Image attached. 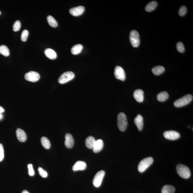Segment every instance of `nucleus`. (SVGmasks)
<instances>
[{"instance_id":"obj_21","label":"nucleus","mask_w":193,"mask_h":193,"mask_svg":"<svg viewBox=\"0 0 193 193\" xmlns=\"http://www.w3.org/2000/svg\"><path fill=\"white\" fill-rule=\"evenodd\" d=\"M83 48V46L81 44H77L74 45L71 48V53L74 55L79 54L81 53Z\"/></svg>"},{"instance_id":"obj_35","label":"nucleus","mask_w":193,"mask_h":193,"mask_svg":"<svg viewBox=\"0 0 193 193\" xmlns=\"http://www.w3.org/2000/svg\"><path fill=\"white\" fill-rule=\"evenodd\" d=\"M4 111L3 108L2 107L0 106V114L3 112Z\"/></svg>"},{"instance_id":"obj_18","label":"nucleus","mask_w":193,"mask_h":193,"mask_svg":"<svg viewBox=\"0 0 193 193\" xmlns=\"http://www.w3.org/2000/svg\"><path fill=\"white\" fill-rule=\"evenodd\" d=\"M44 53L46 57L51 59H54L57 58V54L54 50L51 48H47L44 51Z\"/></svg>"},{"instance_id":"obj_37","label":"nucleus","mask_w":193,"mask_h":193,"mask_svg":"<svg viewBox=\"0 0 193 193\" xmlns=\"http://www.w3.org/2000/svg\"><path fill=\"white\" fill-rule=\"evenodd\" d=\"M2 114H0V119L2 118Z\"/></svg>"},{"instance_id":"obj_31","label":"nucleus","mask_w":193,"mask_h":193,"mask_svg":"<svg viewBox=\"0 0 193 193\" xmlns=\"http://www.w3.org/2000/svg\"><path fill=\"white\" fill-rule=\"evenodd\" d=\"M177 49L179 52L183 53L185 50L184 44L182 43L179 42L177 44Z\"/></svg>"},{"instance_id":"obj_3","label":"nucleus","mask_w":193,"mask_h":193,"mask_svg":"<svg viewBox=\"0 0 193 193\" xmlns=\"http://www.w3.org/2000/svg\"><path fill=\"white\" fill-rule=\"evenodd\" d=\"M193 100V96L191 94H188L176 101L174 103V106L181 107L187 105L191 102Z\"/></svg>"},{"instance_id":"obj_20","label":"nucleus","mask_w":193,"mask_h":193,"mask_svg":"<svg viewBox=\"0 0 193 193\" xmlns=\"http://www.w3.org/2000/svg\"><path fill=\"white\" fill-rule=\"evenodd\" d=\"M169 98V95L168 93L166 91H163L159 93L157 95V100L161 102H163L168 99Z\"/></svg>"},{"instance_id":"obj_4","label":"nucleus","mask_w":193,"mask_h":193,"mask_svg":"<svg viewBox=\"0 0 193 193\" xmlns=\"http://www.w3.org/2000/svg\"><path fill=\"white\" fill-rule=\"evenodd\" d=\"M153 162L154 159L152 157H148L144 159L138 164V171L141 173L144 172L153 164Z\"/></svg>"},{"instance_id":"obj_34","label":"nucleus","mask_w":193,"mask_h":193,"mask_svg":"<svg viewBox=\"0 0 193 193\" xmlns=\"http://www.w3.org/2000/svg\"><path fill=\"white\" fill-rule=\"evenodd\" d=\"M4 158V151L3 147L2 144H0V162L3 161Z\"/></svg>"},{"instance_id":"obj_29","label":"nucleus","mask_w":193,"mask_h":193,"mask_svg":"<svg viewBox=\"0 0 193 193\" xmlns=\"http://www.w3.org/2000/svg\"><path fill=\"white\" fill-rule=\"evenodd\" d=\"M21 28V23L19 21H16L13 25V30L14 31H19Z\"/></svg>"},{"instance_id":"obj_9","label":"nucleus","mask_w":193,"mask_h":193,"mask_svg":"<svg viewBox=\"0 0 193 193\" xmlns=\"http://www.w3.org/2000/svg\"><path fill=\"white\" fill-rule=\"evenodd\" d=\"M114 74L116 78L117 79L122 81H124L126 79L125 71L123 68L119 66L116 67L114 69Z\"/></svg>"},{"instance_id":"obj_10","label":"nucleus","mask_w":193,"mask_h":193,"mask_svg":"<svg viewBox=\"0 0 193 193\" xmlns=\"http://www.w3.org/2000/svg\"><path fill=\"white\" fill-rule=\"evenodd\" d=\"M164 136L167 139L175 140L178 139L180 137V134L178 132L175 131H168L164 133Z\"/></svg>"},{"instance_id":"obj_16","label":"nucleus","mask_w":193,"mask_h":193,"mask_svg":"<svg viewBox=\"0 0 193 193\" xmlns=\"http://www.w3.org/2000/svg\"><path fill=\"white\" fill-rule=\"evenodd\" d=\"M134 123L138 130L141 131L144 126V119L141 114H138L134 118Z\"/></svg>"},{"instance_id":"obj_13","label":"nucleus","mask_w":193,"mask_h":193,"mask_svg":"<svg viewBox=\"0 0 193 193\" xmlns=\"http://www.w3.org/2000/svg\"><path fill=\"white\" fill-rule=\"evenodd\" d=\"M87 164L84 162L82 161H78L76 162L72 167L73 171H83L86 168Z\"/></svg>"},{"instance_id":"obj_8","label":"nucleus","mask_w":193,"mask_h":193,"mask_svg":"<svg viewBox=\"0 0 193 193\" xmlns=\"http://www.w3.org/2000/svg\"><path fill=\"white\" fill-rule=\"evenodd\" d=\"M40 77L39 74L34 71H30L25 75V79L31 82H36L39 80Z\"/></svg>"},{"instance_id":"obj_23","label":"nucleus","mask_w":193,"mask_h":193,"mask_svg":"<svg viewBox=\"0 0 193 193\" xmlns=\"http://www.w3.org/2000/svg\"><path fill=\"white\" fill-rule=\"evenodd\" d=\"M175 189L172 186L166 185L163 187L161 190L162 193H174Z\"/></svg>"},{"instance_id":"obj_26","label":"nucleus","mask_w":193,"mask_h":193,"mask_svg":"<svg viewBox=\"0 0 193 193\" xmlns=\"http://www.w3.org/2000/svg\"><path fill=\"white\" fill-rule=\"evenodd\" d=\"M48 23L51 27L55 28L58 26V24L55 19L51 15H48L47 17Z\"/></svg>"},{"instance_id":"obj_28","label":"nucleus","mask_w":193,"mask_h":193,"mask_svg":"<svg viewBox=\"0 0 193 193\" xmlns=\"http://www.w3.org/2000/svg\"><path fill=\"white\" fill-rule=\"evenodd\" d=\"M29 35V31L28 30H24L23 31L21 35V40L23 41H27Z\"/></svg>"},{"instance_id":"obj_17","label":"nucleus","mask_w":193,"mask_h":193,"mask_svg":"<svg viewBox=\"0 0 193 193\" xmlns=\"http://www.w3.org/2000/svg\"><path fill=\"white\" fill-rule=\"evenodd\" d=\"M104 146V142L102 140L99 139L96 140L93 147L92 149L93 151L95 153L99 152L102 150Z\"/></svg>"},{"instance_id":"obj_2","label":"nucleus","mask_w":193,"mask_h":193,"mask_svg":"<svg viewBox=\"0 0 193 193\" xmlns=\"http://www.w3.org/2000/svg\"><path fill=\"white\" fill-rule=\"evenodd\" d=\"M117 125L119 129L121 131H125L126 129L128 122L126 116L124 113H120L117 116Z\"/></svg>"},{"instance_id":"obj_6","label":"nucleus","mask_w":193,"mask_h":193,"mask_svg":"<svg viewBox=\"0 0 193 193\" xmlns=\"http://www.w3.org/2000/svg\"><path fill=\"white\" fill-rule=\"evenodd\" d=\"M130 39L131 45L134 47H137L140 44V35L138 31L132 30L130 35Z\"/></svg>"},{"instance_id":"obj_27","label":"nucleus","mask_w":193,"mask_h":193,"mask_svg":"<svg viewBox=\"0 0 193 193\" xmlns=\"http://www.w3.org/2000/svg\"><path fill=\"white\" fill-rule=\"evenodd\" d=\"M0 54L5 57H8L9 55V50L6 46L5 45L0 46Z\"/></svg>"},{"instance_id":"obj_5","label":"nucleus","mask_w":193,"mask_h":193,"mask_svg":"<svg viewBox=\"0 0 193 193\" xmlns=\"http://www.w3.org/2000/svg\"><path fill=\"white\" fill-rule=\"evenodd\" d=\"M75 74L71 71H68L63 73L58 79V82L60 84H64L71 81L74 78Z\"/></svg>"},{"instance_id":"obj_30","label":"nucleus","mask_w":193,"mask_h":193,"mask_svg":"<svg viewBox=\"0 0 193 193\" xmlns=\"http://www.w3.org/2000/svg\"><path fill=\"white\" fill-rule=\"evenodd\" d=\"M38 171L40 175L43 178H46L48 176V173L41 167H39Z\"/></svg>"},{"instance_id":"obj_24","label":"nucleus","mask_w":193,"mask_h":193,"mask_svg":"<svg viewBox=\"0 0 193 193\" xmlns=\"http://www.w3.org/2000/svg\"><path fill=\"white\" fill-rule=\"evenodd\" d=\"M157 6V3L155 1H151L147 4L145 8L146 11L148 12L151 11L155 9Z\"/></svg>"},{"instance_id":"obj_14","label":"nucleus","mask_w":193,"mask_h":193,"mask_svg":"<svg viewBox=\"0 0 193 193\" xmlns=\"http://www.w3.org/2000/svg\"><path fill=\"white\" fill-rule=\"evenodd\" d=\"M16 134L17 139L19 141L21 142H24L26 141L27 139L26 134L23 130L19 128L17 129Z\"/></svg>"},{"instance_id":"obj_38","label":"nucleus","mask_w":193,"mask_h":193,"mask_svg":"<svg viewBox=\"0 0 193 193\" xmlns=\"http://www.w3.org/2000/svg\"><path fill=\"white\" fill-rule=\"evenodd\" d=\"M1 11H0V15H1Z\"/></svg>"},{"instance_id":"obj_7","label":"nucleus","mask_w":193,"mask_h":193,"mask_svg":"<svg viewBox=\"0 0 193 193\" xmlns=\"http://www.w3.org/2000/svg\"><path fill=\"white\" fill-rule=\"evenodd\" d=\"M105 174V172L103 170L98 171L96 174L93 181V184L94 186L98 187L101 185Z\"/></svg>"},{"instance_id":"obj_19","label":"nucleus","mask_w":193,"mask_h":193,"mask_svg":"<svg viewBox=\"0 0 193 193\" xmlns=\"http://www.w3.org/2000/svg\"><path fill=\"white\" fill-rule=\"evenodd\" d=\"M96 141L95 138L91 136H89L86 138L85 141V145L89 149H91L93 147Z\"/></svg>"},{"instance_id":"obj_1","label":"nucleus","mask_w":193,"mask_h":193,"mask_svg":"<svg viewBox=\"0 0 193 193\" xmlns=\"http://www.w3.org/2000/svg\"><path fill=\"white\" fill-rule=\"evenodd\" d=\"M177 172L180 177L184 179L190 178L191 175L189 168L184 164H180L176 167Z\"/></svg>"},{"instance_id":"obj_36","label":"nucleus","mask_w":193,"mask_h":193,"mask_svg":"<svg viewBox=\"0 0 193 193\" xmlns=\"http://www.w3.org/2000/svg\"><path fill=\"white\" fill-rule=\"evenodd\" d=\"M21 193H29V192H28V191H27V190H23L22 192Z\"/></svg>"},{"instance_id":"obj_39","label":"nucleus","mask_w":193,"mask_h":193,"mask_svg":"<svg viewBox=\"0 0 193 193\" xmlns=\"http://www.w3.org/2000/svg\"><path fill=\"white\" fill-rule=\"evenodd\" d=\"M188 127H190V126H188Z\"/></svg>"},{"instance_id":"obj_32","label":"nucleus","mask_w":193,"mask_h":193,"mask_svg":"<svg viewBox=\"0 0 193 193\" xmlns=\"http://www.w3.org/2000/svg\"><path fill=\"white\" fill-rule=\"evenodd\" d=\"M187 8L184 6H182L179 10L178 13L181 16H183L185 15L187 12Z\"/></svg>"},{"instance_id":"obj_15","label":"nucleus","mask_w":193,"mask_h":193,"mask_svg":"<svg viewBox=\"0 0 193 193\" xmlns=\"http://www.w3.org/2000/svg\"><path fill=\"white\" fill-rule=\"evenodd\" d=\"M134 97L136 101L138 102H142L144 101V92L143 90H136L134 93Z\"/></svg>"},{"instance_id":"obj_22","label":"nucleus","mask_w":193,"mask_h":193,"mask_svg":"<svg viewBox=\"0 0 193 193\" xmlns=\"http://www.w3.org/2000/svg\"><path fill=\"white\" fill-rule=\"evenodd\" d=\"M165 71L164 67L162 66H157L154 67L152 69V71L154 75H158L164 72Z\"/></svg>"},{"instance_id":"obj_25","label":"nucleus","mask_w":193,"mask_h":193,"mask_svg":"<svg viewBox=\"0 0 193 193\" xmlns=\"http://www.w3.org/2000/svg\"><path fill=\"white\" fill-rule=\"evenodd\" d=\"M41 143L44 148L46 149H49L51 147V143L48 138L43 137L41 138Z\"/></svg>"},{"instance_id":"obj_33","label":"nucleus","mask_w":193,"mask_h":193,"mask_svg":"<svg viewBox=\"0 0 193 193\" xmlns=\"http://www.w3.org/2000/svg\"><path fill=\"white\" fill-rule=\"evenodd\" d=\"M28 174L29 175L33 176L34 175V171L33 168V166L32 164H28Z\"/></svg>"},{"instance_id":"obj_11","label":"nucleus","mask_w":193,"mask_h":193,"mask_svg":"<svg viewBox=\"0 0 193 193\" xmlns=\"http://www.w3.org/2000/svg\"><path fill=\"white\" fill-rule=\"evenodd\" d=\"M85 11V8L83 6L73 7L69 10L70 14L74 16H78L81 15Z\"/></svg>"},{"instance_id":"obj_12","label":"nucleus","mask_w":193,"mask_h":193,"mask_svg":"<svg viewBox=\"0 0 193 193\" xmlns=\"http://www.w3.org/2000/svg\"><path fill=\"white\" fill-rule=\"evenodd\" d=\"M74 140L72 136L70 134H67L65 136V145L68 148H72L74 145Z\"/></svg>"}]
</instances>
